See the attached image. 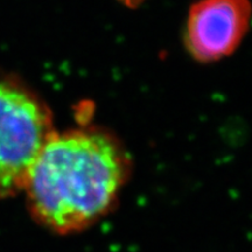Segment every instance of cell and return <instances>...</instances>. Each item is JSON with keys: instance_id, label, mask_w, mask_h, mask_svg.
<instances>
[{"instance_id": "277c9868", "label": "cell", "mask_w": 252, "mask_h": 252, "mask_svg": "<svg viewBox=\"0 0 252 252\" xmlns=\"http://www.w3.org/2000/svg\"><path fill=\"white\" fill-rule=\"evenodd\" d=\"M119 2H122L123 5L126 6L128 8H135L138 6H140L145 0H118Z\"/></svg>"}, {"instance_id": "7a4b0ae2", "label": "cell", "mask_w": 252, "mask_h": 252, "mask_svg": "<svg viewBox=\"0 0 252 252\" xmlns=\"http://www.w3.org/2000/svg\"><path fill=\"white\" fill-rule=\"evenodd\" d=\"M53 133L47 104L18 78L0 75V198L23 190Z\"/></svg>"}, {"instance_id": "6da1fadb", "label": "cell", "mask_w": 252, "mask_h": 252, "mask_svg": "<svg viewBox=\"0 0 252 252\" xmlns=\"http://www.w3.org/2000/svg\"><path fill=\"white\" fill-rule=\"evenodd\" d=\"M126 172L124 152L110 134L94 128L54 131L32 166L23 190L40 223L70 232L108 212Z\"/></svg>"}, {"instance_id": "3957f363", "label": "cell", "mask_w": 252, "mask_h": 252, "mask_svg": "<svg viewBox=\"0 0 252 252\" xmlns=\"http://www.w3.org/2000/svg\"><path fill=\"white\" fill-rule=\"evenodd\" d=\"M251 20L249 0H198L189 8L184 42L188 54L212 63L234 54Z\"/></svg>"}]
</instances>
